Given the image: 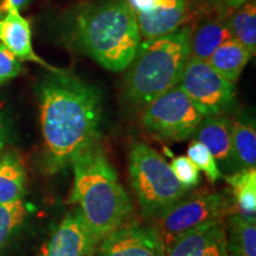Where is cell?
Segmentation results:
<instances>
[{"label": "cell", "instance_id": "obj_1", "mask_svg": "<svg viewBox=\"0 0 256 256\" xmlns=\"http://www.w3.org/2000/svg\"><path fill=\"white\" fill-rule=\"evenodd\" d=\"M38 100L44 164L54 174L98 144L102 95L95 86L58 69L38 84Z\"/></svg>", "mask_w": 256, "mask_h": 256}, {"label": "cell", "instance_id": "obj_2", "mask_svg": "<svg viewBox=\"0 0 256 256\" xmlns=\"http://www.w3.org/2000/svg\"><path fill=\"white\" fill-rule=\"evenodd\" d=\"M72 38L86 55L115 72L127 69L142 43L127 0H96L82 6L72 22Z\"/></svg>", "mask_w": 256, "mask_h": 256}, {"label": "cell", "instance_id": "obj_3", "mask_svg": "<svg viewBox=\"0 0 256 256\" xmlns=\"http://www.w3.org/2000/svg\"><path fill=\"white\" fill-rule=\"evenodd\" d=\"M72 166V203L102 241L130 220L132 200L98 144L80 156Z\"/></svg>", "mask_w": 256, "mask_h": 256}, {"label": "cell", "instance_id": "obj_4", "mask_svg": "<svg viewBox=\"0 0 256 256\" xmlns=\"http://www.w3.org/2000/svg\"><path fill=\"white\" fill-rule=\"evenodd\" d=\"M191 36L190 28H182L166 36L140 43L124 76V94L130 104L144 108L177 87L191 56Z\"/></svg>", "mask_w": 256, "mask_h": 256}, {"label": "cell", "instance_id": "obj_5", "mask_svg": "<svg viewBox=\"0 0 256 256\" xmlns=\"http://www.w3.org/2000/svg\"><path fill=\"white\" fill-rule=\"evenodd\" d=\"M128 174L142 215L156 220L190 190L178 182L164 156L145 142L128 153Z\"/></svg>", "mask_w": 256, "mask_h": 256}, {"label": "cell", "instance_id": "obj_6", "mask_svg": "<svg viewBox=\"0 0 256 256\" xmlns=\"http://www.w3.org/2000/svg\"><path fill=\"white\" fill-rule=\"evenodd\" d=\"M235 211L232 200L217 192H196L179 200L156 218V232L164 247L191 230L224 220Z\"/></svg>", "mask_w": 256, "mask_h": 256}, {"label": "cell", "instance_id": "obj_7", "mask_svg": "<svg viewBox=\"0 0 256 256\" xmlns=\"http://www.w3.org/2000/svg\"><path fill=\"white\" fill-rule=\"evenodd\" d=\"M204 115L180 88L174 87L142 108L147 133L168 142H182L196 132Z\"/></svg>", "mask_w": 256, "mask_h": 256}, {"label": "cell", "instance_id": "obj_8", "mask_svg": "<svg viewBox=\"0 0 256 256\" xmlns=\"http://www.w3.org/2000/svg\"><path fill=\"white\" fill-rule=\"evenodd\" d=\"M178 87L204 116L223 115L235 100V84L220 75L206 60L191 56L185 64Z\"/></svg>", "mask_w": 256, "mask_h": 256}, {"label": "cell", "instance_id": "obj_9", "mask_svg": "<svg viewBox=\"0 0 256 256\" xmlns=\"http://www.w3.org/2000/svg\"><path fill=\"white\" fill-rule=\"evenodd\" d=\"M101 240L92 232L78 210L58 223L38 256H95Z\"/></svg>", "mask_w": 256, "mask_h": 256}, {"label": "cell", "instance_id": "obj_10", "mask_svg": "<svg viewBox=\"0 0 256 256\" xmlns=\"http://www.w3.org/2000/svg\"><path fill=\"white\" fill-rule=\"evenodd\" d=\"M96 256H165V247L156 228L127 222L102 240Z\"/></svg>", "mask_w": 256, "mask_h": 256}, {"label": "cell", "instance_id": "obj_11", "mask_svg": "<svg viewBox=\"0 0 256 256\" xmlns=\"http://www.w3.org/2000/svg\"><path fill=\"white\" fill-rule=\"evenodd\" d=\"M165 256H229L226 220L191 230L165 247Z\"/></svg>", "mask_w": 256, "mask_h": 256}, {"label": "cell", "instance_id": "obj_12", "mask_svg": "<svg viewBox=\"0 0 256 256\" xmlns=\"http://www.w3.org/2000/svg\"><path fill=\"white\" fill-rule=\"evenodd\" d=\"M0 44L11 51L20 62L26 60L37 63L49 72L58 70L37 55L32 46L30 23L19 14V11H10L0 14Z\"/></svg>", "mask_w": 256, "mask_h": 256}, {"label": "cell", "instance_id": "obj_13", "mask_svg": "<svg viewBox=\"0 0 256 256\" xmlns=\"http://www.w3.org/2000/svg\"><path fill=\"white\" fill-rule=\"evenodd\" d=\"M194 136L196 142L209 150L217 165L224 170H232V174L238 171L232 151V124L228 118L223 115L204 116Z\"/></svg>", "mask_w": 256, "mask_h": 256}, {"label": "cell", "instance_id": "obj_14", "mask_svg": "<svg viewBox=\"0 0 256 256\" xmlns=\"http://www.w3.org/2000/svg\"><path fill=\"white\" fill-rule=\"evenodd\" d=\"M188 0H162L147 14H136L142 42L166 36L179 28L184 22Z\"/></svg>", "mask_w": 256, "mask_h": 256}, {"label": "cell", "instance_id": "obj_15", "mask_svg": "<svg viewBox=\"0 0 256 256\" xmlns=\"http://www.w3.org/2000/svg\"><path fill=\"white\" fill-rule=\"evenodd\" d=\"M228 18L218 17L204 22L191 36V57L208 60L224 42L232 40Z\"/></svg>", "mask_w": 256, "mask_h": 256}, {"label": "cell", "instance_id": "obj_16", "mask_svg": "<svg viewBox=\"0 0 256 256\" xmlns=\"http://www.w3.org/2000/svg\"><path fill=\"white\" fill-rule=\"evenodd\" d=\"M226 250L229 256H256V224L234 211L226 218Z\"/></svg>", "mask_w": 256, "mask_h": 256}, {"label": "cell", "instance_id": "obj_17", "mask_svg": "<svg viewBox=\"0 0 256 256\" xmlns=\"http://www.w3.org/2000/svg\"><path fill=\"white\" fill-rule=\"evenodd\" d=\"M252 57L250 52L241 43L232 38L224 42L206 62L220 75L235 84Z\"/></svg>", "mask_w": 256, "mask_h": 256}, {"label": "cell", "instance_id": "obj_18", "mask_svg": "<svg viewBox=\"0 0 256 256\" xmlns=\"http://www.w3.org/2000/svg\"><path fill=\"white\" fill-rule=\"evenodd\" d=\"M232 124V151L235 164L240 170L252 168L256 165V130L250 118L240 115Z\"/></svg>", "mask_w": 256, "mask_h": 256}, {"label": "cell", "instance_id": "obj_19", "mask_svg": "<svg viewBox=\"0 0 256 256\" xmlns=\"http://www.w3.org/2000/svg\"><path fill=\"white\" fill-rule=\"evenodd\" d=\"M26 185V171L16 154L0 156V204L20 200Z\"/></svg>", "mask_w": 256, "mask_h": 256}, {"label": "cell", "instance_id": "obj_20", "mask_svg": "<svg viewBox=\"0 0 256 256\" xmlns=\"http://www.w3.org/2000/svg\"><path fill=\"white\" fill-rule=\"evenodd\" d=\"M232 191L235 212L255 220L256 214V168H246L234 172L226 178Z\"/></svg>", "mask_w": 256, "mask_h": 256}, {"label": "cell", "instance_id": "obj_21", "mask_svg": "<svg viewBox=\"0 0 256 256\" xmlns=\"http://www.w3.org/2000/svg\"><path fill=\"white\" fill-rule=\"evenodd\" d=\"M228 18L229 28L234 40L241 43L250 52H256V6L255 0H248Z\"/></svg>", "mask_w": 256, "mask_h": 256}, {"label": "cell", "instance_id": "obj_22", "mask_svg": "<svg viewBox=\"0 0 256 256\" xmlns=\"http://www.w3.org/2000/svg\"><path fill=\"white\" fill-rule=\"evenodd\" d=\"M26 217V206L23 200L0 204V249L14 235Z\"/></svg>", "mask_w": 256, "mask_h": 256}, {"label": "cell", "instance_id": "obj_23", "mask_svg": "<svg viewBox=\"0 0 256 256\" xmlns=\"http://www.w3.org/2000/svg\"><path fill=\"white\" fill-rule=\"evenodd\" d=\"M188 158L197 166L200 171L204 172L206 178L212 183L222 178L220 166L217 165L215 158L203 144L196 142V140L192 142L188 148Z\"/></svg>", "mask_w": 256, "mask_h": 256}, {"label": "cell", "instance_id": "obj_24", "mask_svg": "<svg viewBox=\"0 0 256 256\" xmlns=\"http://www.w3.org/2000/svg\"><path fill=\"white\" fill-rule=\"evenodd\" d=\"M170 166H171L172 171H174L179 183L188 188V190L196 186L198 182H200V170L188 156H177V158L172 160Z\"/></svg>", "mask_w": 256, "mask_h": 256}, {"label": "cell", "instance_id": "obj_25", "mask_svg": "<svg viewBox=\"0 0 256 256\" xmlns=\"http://www.w3.org/2000/svg\"><path fill=\"white\" fill-rule=\"evenodd\" d=\"M23 72L22 62L11 51L0 44V84L11 81Z\"/></svg>", "mask_w": 256, "mask_h": 256}, {"label": "cell", "instance_id": "obj_26", "mask_svg": "<svg viewBox=\"0 0 256 256\" xmlns=\"http://www.w3.org/2000/svg\"><path fill=\"white\" fill-rule=\"evenodd\" d=\"M248 0H214L215 8L218 11L220 17L226 18L232 12L238 10L240 6H242Z\"/></svg>", "mask_w": 256, "mask_h": 256}, {"label": "cell", "instance_id": "obj_27", "mask_svg": "<svg viewBox=\"0 0 256 256\" xmlns=\"http://www.w3.org/2000/svg\"><path fill=\"white\" fill-rule=\"evenodd\" d=\"M134 14H147L159 5L162 0H127Z\"/></svg>", "mask_w": 256, "mask_h": 256}, {"label": "cell", "instance_id": "obj_28", "mask_svg": "<svg viewBox=\"0 0 256 256\" xmlns=\"http://www.w3.org/2000/svg\"><path fill=\"white\" fill-rule=\"evenodd\" d=\"M28 0H2L0 2V14L10 11H19L28 4Z\"/></svg>", "mask_w": 256, "mask_h": 256}, {"label": "cell", "instance_id": "obj_29", "mask_svg": "<svg viewBox=\"0 0 256 256\" xmlns=\"http://www.w3.org/2000/svg\"><path fill=\"white\" fill-rule=\"evenodd\" d=\"M6 142H8V130H6L4 120L0 115V151L4 148Z\"/></svg>", "mask_w": 256, "mask_h": 256}]
</instances>
